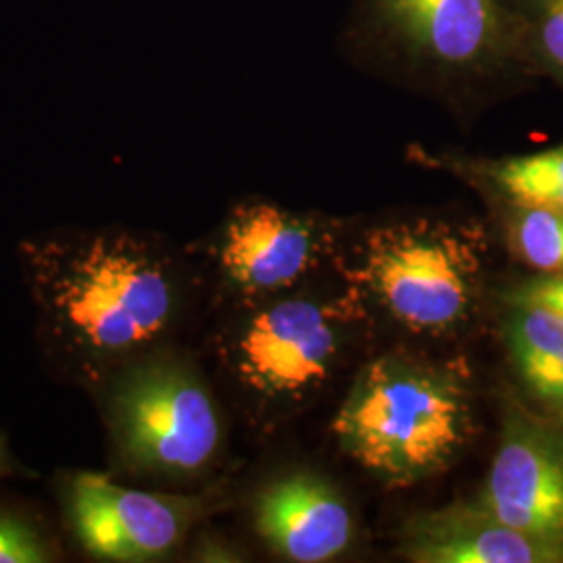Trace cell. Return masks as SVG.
<instances>
[{
  "label": "cell",
  "mask_w": 563,
  "mask_h": 563,
  "mask_svg": "<svg viewBox=\"0 0 563 563\" xmlns=\"http://www.w3.org/2000/svg\"><path fill=\"white\" fill-rule=\"evenodd\" d=\"M472 432V399L462 378L401 355L369 363L334 418L342 451L388 484L443 472Z\"/></svg>",
  "instance_id": "1"
},
{
  "label": "cell",
  "mask_w": 563,
  "mask_h": 563,
  "mask_svg": "<svg viewBox=\"0 0 563 563\" xmlns=\"http://www.w3.org/2000/svg\"><path fill=\"white\" fill-rule=\"evenodd\" d=\"M481 278L474 236L451 223H390L367 232L360 280L413 332H449L470 316Z\"/></svg>",
  "instance_id": "2"
},
{
  "label": "cell",
  "mask_w": 563,
  "mask_h": 563,
  "mask_svg": "<svg viewBox=\"0 0 563 563\" xmlns=\"http://www.w3.org/2000/svg\"><path fill=\"white\" fill-rule=\"evenodd\" d=\"M384 55L434 78H486L526 67L522 15L507 0H362Z\"/></svg>",
  "instance_id": "3"
},
{
  "label": "cell",
  "mask_w": 563,
  "mask_h": 563,
  "mask_svg": "<svg viewBox=\"0 0 563 563\" xmlns=\"http://www.w3.org/2000/svg\"><path fill=\"white\" fill-rule=\"evenodd\" d=\"M57 305L88 344L123 351L162 332L174 297L162 267L132 242L97 241L69 263Z\"/></svg>",
  "instance_id": "4"
},
{
  "label": "cell",
  "mask_w": 563,
  "mask_h": 563,
  "mask_svg": "<svg viewBox=\"0 0 563 563\" xmlns=\"http://www.w3.org/2000/svg\"><path fill=\"white\" fill-rule=\"evenodd\" d=\"M118 437L134 465L190 474L213 457L220 444V420L202 384L172 363H151L121 384Z\"/></svg>",
  "instance_id": "5"
},
{
  "label": "cell",
  "mask_w": 563,
  "mask_h": 563,
  "mask_svg": "<svg viewBox=\"0 0 563 563\" xmlns=\"http://www.w3.org/2000/svg\"><path fill=\"white\" fill-rule=\"evenodd\" d=\"M199 509L197 499L155 495L80 474L69 488V514L78 539L95 558L146 562L180 544Z\"/></svg>",
  "instance_id": "6"
},
{
  "label": "cell",
  "mask_w": 563,
  "mask_h": 563,
  "mask_svg": "<svg viewBox=\"0 0 563 563\" xmlns=\"http://www.w3.org/2000/svg\"><path fill=\"white\" fill-rule=\"evenodd\" d=\"M339 307L290 299L257 313L239 342L242 378L265 395L292 397L323 383L342 339Z\"/></svg>",
  "instance_id": "7"
},
{
  "label": "cell",
  "mask_w": 563,
  "mask_h": 563,
  "mask_svg": "<svg viewBox=\"0 0 563 563\" xmlns=\"http://www.w3.org/2000/svg\"><path fill=\"white\" fill-rule=\"evenodd\" d=\"M476 501L501 522L563 541V432L511 411Z\"/></svg>",
  "instance_id": "8"
},
{
  "label": "cell",
  "mask_w": 563,
  "mask_h": 563,
  "mask_svg": "<svg viewBox=\"0 0 563 563\" xmlns=\"http://www.w3.org/2000/svg\"><path fill=\"white\" fill-rule=\"evenodd\" d=\"M405 555L418 563H562L563 541L514 528L472 501L413 518Z\"/></svg>",
  "instance_id": "9"
},
{
  "label": "cell",
  "mask_w": 563,
  "mask_h": 563,
  "mask_svg": "<svg viewBox=\"0 0 563 563\" xmlns=\"http://www.w3.org/2000/svg\"><path fill=\"white\" fill-rule=\"evenodd\" d=\"M255 523L267 544L288 562H330L353 539V518L341 495L307 472L269 484L257 499Z\"/></svg>",
  "instance_id": "10"
},
{
  "label": "cell",
  "mask_w": 563,
  "mask_h": 563,
  "mask_svg": "<svg viewBox=\"0 0 563 563\" xmlns=\"http://www.w3.org/2000/svg\"><path fill=\"white\" fill-rule=\"evenodd\" d=\"M316 225L269 202L236 209L225 228L222 265L228 276L251 292L280 290L318 260Z\"/></svg>",
  "instance_id": "11"
},
{
  "label": "cell",
  "mask_w": 563,
  "mask_h": 563,
  "mask_svg": "<svg viewBox=\"0 0 563 563\" xmlns=\"http://www.w3.org/2000/svg\"><path fill=\"white\" fill-rule=\"evenodd\" d=\"M505 341L526 388L563 409V322L537 305H511Z\"/></svg>",
  "instance_id": "12"
},
{
  "label": "cell",
  "mask_w": 563,
  "mask_h": 563,
  "mask_svg": "<svg viewBox=\"0 0 563 563\" xmlns=\"http://www.w3.org/2000/svg\"><path fill=\"white\" fill-rule=\"evenodd\" d=\"M465 172L511 207L563 213V144L530 155L467 162Z\"/></svg>",
  "instance_id": "13"
},
{
  "label": "cell",
  "mask_w": 563,
  "mask_h": 563,
  "mask_svg": "<svg viewBox=\"0 0 563 563\" xmlns=\"http://www.w3.org/2000/svg\"><path fill=\"white\" fill-rule=\"evenodd\" d=\"M507 234L514 253L544 276H563V213L537 207H511Z\"/></svg>",
  "instance_id": "14"
},
{
  "label": "cell",
  "mask_w": 563,
  "mask_h": 563,
  "mask_svg": "<svg viewBox=\"0 0 563 563\" xmlns=\"http://www.w3.org/2000/svg\"><path fill=\"white\" fill-rule=\"evenodd\" d=\"M522 57L563 86V0H549L522 13Z\"/></svg>",
  "instance_id": "15"
},
{
  "label": "cell",
  "mask_w": 563,
  "mask_h": 563,
  "mask_svg": "<svg viewBox=\"0 0 563 563\" xmlns=\"http://www.w3.org/2000/svg\"><path fill=\"white\" fill-rule=\"evenodd\" d=\"M48 553L36 532L25 523L0 514V563H44Z\"/></svg>",
  "instance_id": "16"
},
{
  "label": "cell",
  "mask_w": 563,
  "mask_h": 563,
  "mask_svg": "<svg viewBox=\"0 0 563 563\" xmlns=\"http://www.w3.org/2000/svg\"><path fill=\"white\" fill-rule=\"evenodd\" d=\"M509 305H537L563 322V276H544L526 282L509 295Z\"/></svg>",
  "instance_id": "17"
},
{
  "label": "cell",
  "mask_w": 563,
  "mask_h": 563,
  "mask_svg": "<svg viewBox=\"0 0 563 563\" xmlns=\"http://www.w3.org/2000/svg\"><path fill=\"white\" fill-rule=\"evenodd\" d=\"M520 15L522 13H528V11H532V9H537V7H541L544 2H549V0H507Z\"/></svg>",
  "instance_id": "18"
},
{
  "label": "cell",
  "mask_w": 563,
  "mask_h": 563,
  "mask_svg": "<svg viewBox=\"0 0 563 563\" xmlns=\"http://www.w3.org/2000/svg\"><path fill=\"white\" fill-rule=\"evenodd\" d=\"M0 462H2V455H0Z\"/></svg>",
  "instance_id": "19"
}]
</instances>
